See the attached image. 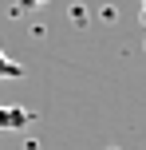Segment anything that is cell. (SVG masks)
<instances>
[{"label": "cell", "mask_w": 146, "mask_h": 150, "mask_svg": "<svg viewBox=\"0 0 146 150\" xmlns=\"http://www.w3.org/2000/svg\"><path fill=\"white\" fill-rule=\"evenodd\" d=\"M32 122L28 107H0V130H24Z\"/></svg>", "instance_id": "1"}, {"label": "cell", "mask_w": 146, "mask_h": 150, "mask_svg": "<svg viewBox=\"0 0 146 150\" xmlns=\"http://www.w3.org/2000/svg\"><path fill=\"white\" fill-rule=\"evenodd\" d=\"M0 79H24V67L16 59H8L4 52H0Z\"/></svg>", "instance_id": "2"}, {"label": "cell", "mask_w": 146, "mask_h": 150, "mask_svg": "<svg viewBox=\"0 0 146 150\" xmlns=\"http://www.w3.org/2000/svg\"><path fill=\"white\" fill-rule=\"evenodd\" d=\"M24 4H28V8H39V4H47V0H24Z\"/></svg>", "instance_id": "3"}, {"label": "cell", "mask_w": 146, "mask_h": 150, "mask_svg": "<svg viewBox=\"0 0 146 150\" xmlns=\"http://www.w3.org/2000/svg\"><path fill=\"white\" fill-rule=\"evenodd\" d=\"M142 20H146V0H142Z\"/></svg>", "instance_id": "4"}]
</instances>
